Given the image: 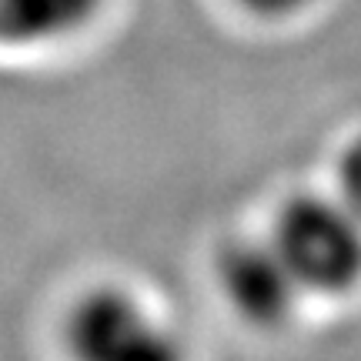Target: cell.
Here are the masks:
<instances>
[{
	"label": "cell",
	"instance_id": "1",
	"mask_svg": "<svg viewBox=\"0 0 361 361\" xmlns=\"http://www.w3.org/2000/svg\"><path fill=\"white\" fill-rule=\"evenodd\" d=\"M271 241L305 295H348L361 284V218L338 194H291Z\"/></svg>",
	"mask_w": 361,
	"mask_h": 361
},
{
	"label": "cell",
	"instance_id": "2",
	"mask_svg": "<svg viewBox=\"0 0 361 361\" xmlns=\"http://www.w3.org/2000/svg\"><path fill=\"white\" fill-rule=\"evenodd\" d=\"M71 361H191L174 324L128 284H94L64 318Z\"/></svg>",
	"mask_w": 361,
	"mask_h": 361
},
{
	"label": "cell",
	"instance_id": "3",
	"mask_svg": "<svg viewBox=\"0 0 361 361\" xmlns=\"http://www.w3.org/2000/svg\"><path fill=\"white\" fill-rule=\"evenodd\" d=\"M214 274L231 311L255 328L288 324L305 298V288L274 247L271 234L228 241L221 247Z\"/></svg>",
	"mask_w": 361,
	"mask_h": 361
},
{
	"label": "cell",
	"instance_id": "4",
	"mask_svg": "<svg viewBox=\"0 0 361 361\" xmlns=\"http://www.w3.org/2000/svg\"><path fill=\"white\" fill-rule=\"evenodd\" d=\"M104 0H0V47L40 51L84 34Z\"/></svg>",
	"mask_w": 361,
	"mask_h": 361
},
{
	"label": "cell",
	"instance_id": "5",
	"mask_svg": "<svg viewBox=\"0 0 361 361\" xmlns=\"http://www.w3.org/2000/svg\"><path fill=\"white\" fill-rule=\"evenodd\" d=\"M335 184H338L335 194L361 218V134L355 141H348V147L338 157Z\"/></svg>",
	"mask_w": 361,
	"mask_h": 361
},
{
	"label": "cell",
	"instance_id": "6",
	"mask_svg": "<svg viewBox=\"0 0 361 361\" xmlns=\"http://www.w3.org/2000/svg\"><path fill=\"white\" fill-rule=\"evenodd\" d=\"M231 4L258 20H288L295 13L308 11L314 0H231Z\"/></svg>",
	"mask_w": 361,
	"mask_h": 361
}]
</instances>
